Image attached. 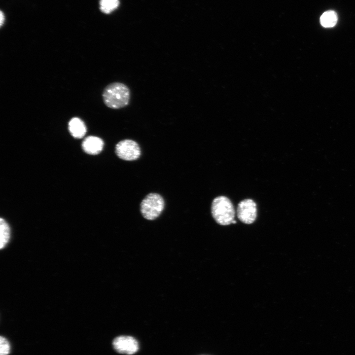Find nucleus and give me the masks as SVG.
Here are the masks:
<instances>
[{
  "instance_id": "nucleus-1",
  "label": "nucleus",
  "mask_w": 355,
  "mask_h": 355,
  "mask_svg": "<svg viewBox=\"0 0 355 355\" xmlns=\"http://www.w3.org/2000/svg\"><path fill=\"white\" fill-rule=\"evenodd\" d=\"M102 96L106 106L112 109H120L129 104L130 91L123 83L113 82L105 87Z\"/></svg>"
},
{
  "instance_id": "nucleus-2",
  "label": "nucleus",
  "mask_w": 355,
  "mask_h": 355,
  "mask_svg": "<svg viewBox=\"0 0 355 355\" xmlns=\"http://www.w3.org/2000/svg\"><path fill=\"white\" fill-rule=\"evenodd\" d=\"M212 214L216 222L222 225L233 223L235 210L229 198L221 196L214 198L212 204Z\"/></svg>"
},
{
  "instance_id": "nucleus-3",
  "label": "nucleus",
  "mask_w": 355,
  "mask_h": 355,
  "mask_svg": "<svg viewBox=\"0 0 355 355\" xmlns=\"http://www.w3.org/2000/svg\"><path fill=\"white\" fill-rule=\"evenodd\" d=\"M165 203L162 197L157 193H149L142 201L140 211L143 217L147 220H154L161 213Z\"/></svg>"
},
{
  "instance_id": "nucleus-4",
  "label": "nucleus",
  "mask_w": 355,
  "mask_h": 355,
  "mask_svg": "<svg viewBox=\"0 0 355 355\" xmlns=\"http://www.w3.org/2000/svg\"><path fill=\"white\" fill-rule=\"evenodd\" d=\"M115 153L122 160L133 161L140 156L141 149L135 141L126 139L119 142L116 144Z\"/></svg>"
},
{
  "instance_id": "nucleus-5",
  "label": "nucleus",
  "mask_w": 355,
  "mask_h": 355,
  "mask_svg": "<svg viewBox=\"0 0 355 355\" xmlns=\"http://www.w3.org/2000/svg\"><path fill=\"white\" fill-rule=\"evenodd\" d=\"M112 345L115 351L121 354L132 355L139 350V342L131 336H118L113 340Z\"/></svg>"
},
{
  "instance_id": "nucleus-6",
  "label": "nucleus",
  "mask_w": 355,
  "mask_h": 355,
  "mask_svg": "<svg viewBox=\"0 0 355 355\" xmlns=\"http://www.w3.org/2000/svg\"><path fill=\"white\" fill-rule=\"evenodd\" d=\"M237 213L238 218L242 222L251 224L256 218V204L252 199H245L239 203Z\"/></svg>"
},
{
  "instance_id": "nucleus-7",
  "label": "nucleus",
  "mask_w": 355,
  "mask_h": 355,
  "mask_svg": "<svg viewBox=\"0 0 355 355\" xmlns=\"http://www.w3.org/2000/svg\"><path fill=\"white\" fill-rule=\"evenodd\" d=\"M103 141L96 136H88L82 142V148L87 153L95 155L100 153L104 147Z\"/></svg>"
},
{
  "instance_id": "nucleus-8",
  "label": "nucleus",
  "mask_w": 355,
  "mask_h": 355,
  "mask_svg": "<svg viewBox=\"0 0 355 355\" xmlns=\"http://www.w3.org/2000/svg\"><path fill=\"white\" fill-rule=\"evenodd\" d=\"M69 130L71 134L75 138H82L86 132L84 123L79 118L73 117L69 122Z\"/></svg>"
},
{
  "instance_id": "nucleus-9",
  "label": "nucleus",
  "mask_w": 355,
  "mask_h": 355,
  "mask_svg": "<svg viewBox=\"0 0 355 355\" xmlns=\"http://www.w3.org/2000/svg\"><path fill=\"white\" fill-rule=\"evenodd\" d=\"M320 20L322 27L331 28L336 25L338 21V16L335 11L329 10L323 12Z\"/></svg>"
},
{
  "instance_id": "nucleus-10",
  "label": "nucleus",
  "mask_w": 355,
  "mask_h": 355,
  "mask_svg": "<svg viewBox=\"0 0 355 355\" xmlns=\"http://www.w3.org/2000/svg\"><path fill=\"white\" fill-rule=\"evenodd\" d=\"M10 238V228L5 220L1 218L0 220V247H5Z\"/></svg>"
},
{
  "instance_id": "nucleus-11",
  "label": "nucleus",
  "mask_w": 355,
  "mask_h": 355,
  "mask_svg": "<svg viewBox=\"0 0 355 355\" xmlns=\"http://www.w3.org/2000/svg\"><path fill=\"white\" fill-rule=\"evenodd\" d=\"M119 4V0H100V9L102 12L109 14L117 8Z\"/></svg>"
},
{
  "instance_id": "nucleus-12",
  "label": "nucleus",
  "mask_w": 355,
  "mask_h": 355,
  "mask_svg": "<svg viewBox=\"0 0 355 355\" xmlns=\"http://www.w3.org/2000/svg\"><path fill=\"white\" fill-rule=\"evenodd\" d=\"M10 350L9 343L5 337L1 336L0 337V355H8Z\"/></svg>"
},
{
  "instance_id": "nucleus-13",
  "label": "nucleus",
  "mask_w": 355,
  "mask_h": 355,
  "mask_svg": "<svg viewBox=\"0 0 355 355\" xmlns=\"http://www.w3.org/2000/svg\"><path fill=\"white\" fill-rule=\"evenodd\" d=\"M4 21H5L4 14L2 11H0V27L2 26L3 24L4 23Z\"/></svg>"
}]
</instances>
